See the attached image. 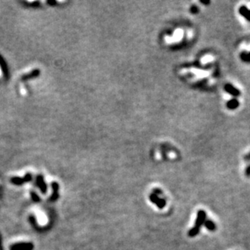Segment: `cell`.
<instances>
[{
	"mask_svg": "<svg viewBox=\"0 0 250 250\" xmlns=\"http://www.w3.org/2000/svg\"><path fill=\"white\" fill-rule=\"evenodd\" d=\"M245 159H248V160H250V153L248 154V155H247L246 156H245Z\"/></svg>",
	"mask_w": 250,
	"mask_h": 250,
	"instance_id": "15",
	"label": "cell"
},
{
	"mask_svg": "<svg viewBox=\"0 0 250 250\" xmlns=\"http://www.w3.org/2000/svg\"><path fill=\"white\" fill-rule=\"evenodd\" d=\"M0 69L2 71L3 76L7 79L9 78V70H8V67L6 61H5L3 57L1 54H0Z\"/></svg>",
	"mask_w": 250,
	"mask_h": 250,
	"instance_id": "3",
	"label": "cell"
},
{
	"mask_svg": "<svg viewBox=\"0 0 250 250\" xmlns=\"http://www.w3.org/2000/svg\"><path fill=\"white\" fill-rule=\"evenodd\" d=\"M190 11H191V12L193 13V14H196V13H198V8L196 6H192V7H191V9H190Z\"/></svg>",
	"mask_w": 250,
	"mask_h": 250,
	"instance_id": "11",
	"label": "cell"
},
{
	"mask_svg": "<svg viewBox=\"0 0 250 250\" xmlns=\"http://www.w3.org/2000/svg\"><path fill=\"white\" fill-rule=\"evenodd\" d=\"M224 89L227 92H228L229 94H231L233 97H239L240 95V92L239 91L238 89L236 88L234 86H232V84L230 83H227L224 86Z\"/></svg>",
	"mask_w": 250,
	"mask_h": 250,
	"instance_id": "4",
	"label": "cell"
},
{
	"mask_svg": "<svg viewBox=\"0 0 250 250\" xmlns=\"http://www.w3.org/2000/svg\"><path fill=\"white\" fill-rule=\"evenodd\" d=\"M149 198L150 200H151V202H152V203H155L159 209H163V208L165 207L166 203H167V202H166V200L164 199V198H159V196L153 194V193H151V194H150Z\"/></svg>",
	"mask_w": 250,
	"mask_h": 250,
	"instance_id": "2",
	"label": "cell"
},
{
	"mask_svg": "<svg viewBox=\"0 0 250 250\" xmlns=\"http://www.w3.org/2000/svg\"><path fill=\"white\" fill-rule=\"evenodd\" d=\"M152 193L155 194H156L157 196L159 195H161V194H163V191H162L160 189H158V188H155V189H154L153 191H152Z\"/></svg>",
	"mask_w": 250,
	"mask_h": 250,
	"instance_id": "10",
	"label": "cell"
},
{
	"mask_svg": "<svg viewBox=\"0 0 250 250\" xmlns=\"http://www.w3.org/2000/svg\"><path fill=\"white\" fill-rule=\"evenodd\" d=\"M228 108L231 109H234L239 106V101L236 99H233L232 101H228Z\"/></svg>",
	"mask_w": 250,
	"mask_h": 250,
	"instance_id": "8",
	"label": "cell"
},
{
	"mask_svg": "<svg viewBox=\"0 0 250 250\" xmlns=\"http://www.w3.org/2000/svg\"><path fill=\"white\" fill-rule=\"evenodd\" d=\"M240 58H241V59H242L243 61H244V62L250 63V53L249 54L242 53V54H240Z\"/></svg>",
	"mask_w": 250,
	"mask_h": 250,
	"instance_id": "9",
	"label": "cell"
},
{
	"mask_svg": "<svg viewBox=\"0 0 250 250\" xmlns=\"http://www.w3.org/2000/svg\"><path fill=\"white\" fill-rule=\"evenodd\" d=\"M46 2H47V4H49V5H51V6L56 5V4L58 3L57 1H55V0H48Z\"/></svg>",
	"mask_w": 250,
	"mask_h": 250,
	"instance_id": "12",
	"label": "cell"
},
{
	"mask_svg": "<svg viewBox=\"0 0 250 250\" xmlns=\"http://www.w3.org/2000/svg\"><path fill=\"white\" fill-rule=\"evenodd\" d=\"M239 12H240V14L241 15V16H244V18L246 19L248 21H250V11L248 10L246 7L242 6L240 8Z\"/></svg>",
	"mask_w": 250,
	"mask_h": 250,
	"instance_id": "7",
	"label": "cell"
},
{
	"mask_svg": "<svg viewBox=\"0 0 250 250\" xmlns=\"http://www.w3.org/2000/svg\"><path fill=\"white\" fill-rule=\"evenodd\" d=\"M206 219V211L203 210H198L194 226L189 231V232H188V236H190V237H195L196 236H198V233L200 232V230H201V228L204 225V223H205Z\"/></svg>",
	"mask_w": 250,
	"mask_h": 250,
	"instance_id": "1",
	"label": "cell"
},
{
	"mask_svg": "<svg viewBox=\"0 0 250 250\" xmlns=\"http://www.w3.org/2000/svg\"><path fill=\"white\" fill-rule=\"evenodd\" d=\"M245 175H246L247 177H250V165L248 166L246 170H245Z\"/></svg>",
	"mask_w": 250,
	"mask_h": 250,
	"instance_id": "13",
	"label": "cell"
},
{
	"mask_svg": "<svg viewBox=\"0 0 250 250\" xmlns=\"http://www.w3.org/2000/svg\"><path fill=\"white\" fill-rule=\"evenodd\" d=\"M201 2L203 4H209L210 3V1H201Z\"/></svg>",
	"mask_w": 250,
	"mask_h": 250,
	"instance_id": "14",
	"label": "cell"
},
{
	"mask_svg": "<svg viewBox=\"0 0 250 250\" xmlns=\"http://www.w3.org/2000/svg\"><path fill=\"white\" fill-rule=\"evenodd\" d=\"M205 228L207 229L208 231H210V232H215V231L216 230V224H215L214 221H212L211 219H206V221H205V223H204V225H203Z\"/></svg>",
	"mask_w": 250,
	"mask_h": 250,
	"instance_id": "6",
	"label": "cell"
},
{
	"mask_svg": "<svg viewBox=\"0 0 250 250\" xmlns=\"http://www.w3.org/2000/svg\"><path fill=\"white\" fill-rule=\"evenodd\" d=\"M40 74V71L39 69H35L33 71H32L31 72H29L28 74H26L22 76V80H28V79H34L36 77H38Z\"/></svg>",
	"mask_w": 250,
	"mask_h": 250,
	"instance_id": "5",
	"label": "cell"
}]
</instances>
